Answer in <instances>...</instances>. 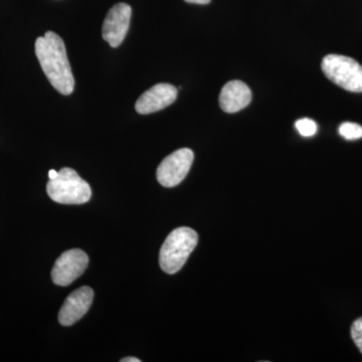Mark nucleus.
<instances>
[{"label": "nucleus", "mask_w": 362, "mask_h": 362, "mask_svg": "<svg viewBox=\"0 0 362 362\" xmlns=\"http://www.w3.org/2000/svg\"><path fill=\"white\" fill-rule=\"evenodd\" d=\"M323 73L331 82L349 92H362V66L354 59L328 54L321 64Z\"/></svg>", "instance_id": "nucleus-4"}, {"label": "nucleus", "mask_w": 362, "mask_h": 362, "mask_svg": "<svg viewBox=\"0 0 362 362\" xmlns=\"http://www.w3.org/2000/svg\"><path fill=\"white\" fill-rule=\"evenodd\" d=\"M93 299L94 291L88 286L71 293L59 310V323L63 326H71L77 322L89 310Z\"/></svg>", "instance_id": "nucleus-9"}, {"label": "nucleus", "mask_w": 362, "mask_h": 362, "mask_svg": "<svg viewBox=\"0 0 362 362\" xmlns=\"http://www.w3.org/2000/svg\"><path fill=\"white\" fill-rule=\"evenodd\" d=\"M199 235L192 228H175L169 233L162 245L159 254V265L165 273H177L187 263L188 257L197 247Z\"/></svg>", "instance_id": "nucleus-2"}, {"label": "nucleus", "mask_w": 362, "mask_h": 362, "mask_svg": "<svg viewBox=\"0 0 362 362\" xmlns=\"http://www.w3.org/2000/svg\"><path fill=\"white\" fill-rule=\"evenodd\" d=\"M192 150L181 148L165 157L157 168V180L164 187H175L187 177L194 162Z\"/></svg>", "instance_id": "nucleus-5"}, {"label": "nucleus", "mask_w": 362, "mask_h": 362, "mask_svg": "<svg viewBox=\"0 0 362 362\" xmlns=\"http://www.w3.org/2000/svg\"><path fill=\"white\" fill-rule=\"evenodd\" d=\"M35 49L45 77L52 87L66 96L71 94L75 87V78L62 37L57 33L47 32L44 37L35 40Z\"/></svg>", "instance_id": "nucleus-1"}, {"label": "nucleus", "mask_w": 362, "mask_h": 362, "mask_svg": "<svg viewBox=\"0 0 362 362\" xmlns=\"http://www.w3.org/2000/svg\"><path fill=\"white\" fill-rule=\"evenodd\" d=\"M89 264V258L84 251L73 249L63 252L54 263L52 270V280L58 286H69L84 273Z\"/></svg>", "instance_id": "nucleus-6"}, {"label": "nucleus", "mask_w": 362, "mask_h": 362, "mask_svg": "<svg viewBox=\"0 0 362 362\" xmlns=\"http://www.w3.org/2000/svg\"><path fill=\"white\" fill-rule=\"evenodd\" d=\"M298 132L304 137H311L315 135L317 132V124L309 118H303L298 120L296 124Z\"/></svg>", "instance_id": "nucleus-12"}, {"label": "nucleus", "mask_w": 362, "mask_h": 362, "mask_svg": "<svg viewBox=\"0 0 362 362\" xmlns=\"http://www.w3.org/2000/svg\"><path fill=\"white\" fill-rule=\"evenodd\" d=\"M47 192L52 201L63 204H86L92 197L89 183L69 168H62L57 177L49 180Z\"/></svg>", "instance_id": "nucleus-3"}, {"label": "nucleus", "mask_w": 362, "mask_h": 362, "mask_svg": "<svg viewBox=\"0 0 362 362\" xmlns=\"http://www.w3.org/2000/svg\"><path fill=\"white\" fill-rule=\"evenodd\" d=\"M177 98V89L170 84H157L143 93L135 104L136 111L142 115L156 113L175 103Z\"/></svg>", "instance_id": "nucleus-8"}, {"label": "nucleus", "mask_w": 362, "mask_h": 362, "mask_svg": "<svg viewBox=\"0 0 362 362\" xmlns=\"http://www.w3.org/2000/svg\"><path fill=\"white\" fill-rule=\"evenodd\" d=\"M122 362H140V359L136 358V357H126V358H123Z\"/></svg>", "instance_id": "nucleus-15"}, {"label": "nucleus", "mask_w": 362, "mask_h": 362, "mask_svg": "<svg viewBox=\"0 0 362 362\" xmlns=\"http://www.w3.org/2000/svg\"><path fill=\"white\" fill-rule=\"evenodd\" d=\"M187 4H209L211 0H185Z\"/></svg>", "instance_id": "nucleus-14"}, {"label": "nucleus", "mask_w": 362, "mask_h": 362, "mask_svg": "<svg viewBox=\"0 0 362 362\" xmlns=\"http://www.w3.org/2000/svg\"><path fill=\"white\" fill-rule=\"evenodd\" d=\"M338 131H339V134L347 140H356L362 138V127L356 123H342Z\"/></svg>", "instance_id": "nucleus-11"}, {"label": "nucleus", "mask_w": 362, "mask_h": 362, "mask_svg": "<svg viewBox=\"0 0 362 362\" xmlns=\"http://www.w3.org/2000/svg\"><path fill=\"white\" fill-rule=\"evenodd\" d=\"M132 9L126 4H117L112 7L105 18L102 37L112 47L122 44L129 30Z\"/></svg>", "instance_id": "nucleus-7"}, {"label": "nucleus", "mask_w": 362, "mask_h": 362, "mask_svg": "<svg viewBox=\"0 0 362 362\" xmlns=\"http://www.w3.org/2000/svg\"><path fill=\"white\" fill-rule=\"evenodd\" d=\"M252 92L242 81H230L221 89L220 106L226 113H237L251 103Z\"/></svg>", "instance_id": "nucleus-10"}, {"label": "nucleus", "mask_w": 362, "mask_h": 362, "mask_svg": "<svg viewBox=\"0 0 362 362\" xmlns=\"http://www.w3.org/2000/svg\"><path fill=\"white\" fill-rule=\"evenodd\" d=\"M59 173L58 171L54 170V169H51L49 173V180H52V178L57 177L58 176Z\"/></svg>", "instance_id": "nucleus-16"}, {"label": "nucleus", "mask_w": 362, "mask_h": 362, "mask_svg": "<svg viewBox=\"0 0 362 362\" xmlns=\"http://www.w3.org/2000/svg\"><path fill=\"white\" fill-rule=\"evenodd\" d=\"M351 337L362 354V317L354 321L351 326Z\"/></svg>", "instance_id": "nucleus-13"}]
</instances>
